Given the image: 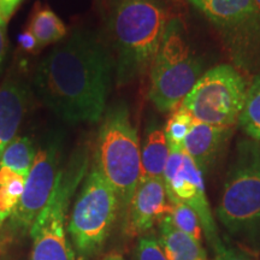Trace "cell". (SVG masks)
<instances>
[{
	"label": "cell",
	"mask_w": 260,
	"mask_h": 260,
	"mask_svg": "<svg viewBox=\"0 0 260 260\" xmlns=\"http://www.w3.org/2000/svg\"><path fill=\"white\" fill-rule=\"evenodd\" d=\"M115 76L113 58L98 35L76 30L39 63L35 92L54 115L70 124L103 118Z\"/></svg>",
	"instance_id": "6da1fadb"
},
{
	"label": "cell",
	"mask_w": 260,
	"mask_h": 260,
	"mask_svg": "<svg viewBox=\"0 0 260 260\" xmlns=\"http://www.w3.org/2000/svg\"><path fill=\"white\" fill-rule=\"evenodd\" d=\"M171 16L158 0H112L109 17L118 86L149 73Z\"/></svg>",
	"instance_id": "7a4b0ae2"
},
{
	"label": "cell",
	"mask_w": 260,
	"mask_h": 260,
	"mask_svg": "<svg viewBox=\"0 0 260 260\" xmlns=\"http://www.w3.org/2000/svg\"><path fill=\"white\" fill-rule=\"evenodd\" d=\"M217 216L228 232L249 245L260 239V144L256 140L237 142Z\"/></svg>",
	"instance_id": "3957f363"
},
{
	"label": "cell",
	"mask_w": 260,
	"mask_h": 260,
	"mask_svg": "<svg viewBox=\"0 0 260 260\" xmlns=\"http://www.w3.org/2000/svg\"><path fill=\"white\" fill-rule=\"evenodd\" d=\"M103 117L94 164L115 189L124 212L141 177L140 139L124 103L112 105Z\"/></svg>",
	"instance_id": "277c9868"
},
{
	"label": "cell",
	"mask_w": 260,
	"mask_h": 260,
	"mask_svg": "<svg viewBox=\"0 0 260 260\" xmlns=\"http://www.w3.org/2000/svg\"><path fill=\"white\" fill-rule=\"evenodd\" d=\"M203 68L191 50L183 22L172 16L149 70L151 102L161 112L176 109L203 76Z\"/></svg>",
	"instance_id": "5b68a950"
},
{
	"label": "cell",
	"mask_w": 260,
	"mask_h": 260,
	"mask_svg": "<svg viewBox=\"0 0 260 260\" xmlns=\"http://www.w3.org/2000/svg\"><path fill=\"white\" fill-rule=\"evenodd\" d=\"M119 211L115 189L93 164L82 182L68 224L77 259L89 260L102 251Z\"/></svg>",
	"instance_id": "8992f818"
},
{
	"label": "cell",
	"mask_w": 260,
	"mask_h": 260,
	"mask_svg": "<svg viewBox=\"0 0 260 260\" xmlns=\"http://www.w3.org/2000/svg\"><path fill=\"white\" fill-rule=\"evenodd\" d=\"M88 151L75 153L69 165L60 169L56 186L45 209L30 228L32 240L29 260H75V252L67 236V212L77 187L88 169Z\"/></svg>",
	"instance_id": "52a82bcc"
},
{
	"label": "cell",
	"mask_w": 260,
	"mask_h": 260,
	"mask_svg": "<svg viewBox=\"0 0 260 260\" xmlns=\"http://www.w3.org/2000/svg\"><path fill=\"white\" fill-rule=\"evenodd\" d=\"M248 86L232 65H217L198 80L182 105L194 119L211 125L234 126L245 105Z\"/></svg>",
	"instance_id": "ba28073f"
},
{
	"label": "cell",
	"mask_w": 260,
	"mask_h": 260,
	"mask_svg": "<svg viewBox=\"0 0 260 260\" xmlns=\"http://www.w3.org/2000/svg\"><path fill=\"white\" fill-rule=\"evenodd\" d=\"M223 35L240 65L260 51V19L253 0H188Z\"/></svg>",
	"instance_id": "9c48e42d"
},
{
	"label": "cell",
	"mask_w": 260,
	"mask_h": 260,
	"mask_svg": "<svg viewBox=\"0 0 260 260\" xmlns=\"http://www.w3.org/2000/svg\"><path fill=\"white\" fill-rule=\"evenodd\" d=\"M169 148L170 152L162 175L168 199L180 200L197 213L204 235L209 240L213 251H216L222 241L207 201L204 174L183 148L170 146Z\"/></svg>",
	"instance_id": "30bf717a"
},
{
	"label": "cell",
	"mask_w": 260,
	"mask_h": 260,
	"mask_svg": "<svg viewBox=\"0 0 260 260\" xmlns=\"http://www.w3.org/2000/svg\"><path fill=\"white\" fill-rule=\"evenodd\" d=\"M60 140L53 138L45 142L37 152L25 178L23 194L17 209L9 219L12 232H30L35 219L47 205L60 171Z\"/></svg>",
	"instance_id": "8fae6325"
},
{
	"label": "cell",
	"mask_w": 260,
	"mask_h": 260,
	"mask_svg": "<svg viewBox=\"0 0 260 260\" xmlns=\"http://www.w3.org/2000/svg\"><path fill=\"white\" fill-rule=\"evenodd\" d=\"M167 188L162 178L141 180L126 206L124 233L129 237L144 235L170 213Z\"/></svg>",
	"instance_id": "7c38bea8"
},
{
	"label": "cell",
	"mask_w": 260,
	"mask_h": 260,
	"mask_svg": "<svg viewBox=\"0 0 260 260\" xmlns=\"http://www.w3.org/2000/svg\"><path fill=\"white\" fill-rule=\"evenodd\" d=\"M233 134V126L211 125L194 119L183 149L193 159L199 170L209 172Z\"/></svg>",
	"instance_id": "4fadbf2b"
},
{
	"label": "cell",
	"mask_w": 260,
	"mask_h": 260,
	"mask_svg": "<svg viewBox=\"0 0 260 260\" xmlns=\"http://www.w3.org/2000/svg\"><path fill=\"white\" fill-rule=\"evenodd\" d=\"M29 104V88L18 77H8L0 86V157L17 136Z\"/></svg>",
	"instance_id": "5bb4252c"
},
{
	"label": "cell",
	"mask_w": 260,
	"mask_h": 260,
	"mask_svg": "<svg viewBox=\"0 0 260 260\" xmlns=\"http://www.w3.org/2000/svg\"><path fill=\"white\" fill-rule=\"evenodd\" d=\"M159 245L168 260H204L206 259L200 242L181 232L172 223L170 216L159 222Z\"/></svg>",
	"instance_id": "9a60e30c"
},
{
	"label": "cell",
	"mask_w": 260,
	"mask_h": 260,
	"mask_svg": "<svg viewBox=\"0 0 260 260\" xmlns=\"http://www.w3.org/2000/svg\"><path fill=\"white\" fill-rule=\"evenodd\" d=\"M168 139L157 123L149 125L141 148V180L162 178L169 158Z\"/></svg>",
	"instance_id": "2e32d148"
},
{
	"label": "cell",
	"mask_w": 260,
	"mask_h": 260,
	"mask_svg": "<svg viewBox=\"0 0 260 260\" xmlns=\"http://www.w3.org/2000/svg\"><path fill=\"white\" fill-rule=\"evenodd\" d=\"M28 29L34 35L40 50L48 45L63 41L68 32L67 25L56 12L47 6L38 5L29 21Z\"/></svg>",
	"instance_id": "e0dca14e"
},
{
	"label": "cell",
	"mask_w": 260,
	"mask_h": 260,
	"mask_svg": "<svg viewBox=\"0 0 260 260\" xmlns=\"http://www.w3.org/2000/svg\"><path fill=\"white\" fill-rule=\"evenodd\" d=\"M24 184L25 177L11 169L0 167V228L17 209Z\"/></svg>",
	"instance_id": "ac0fdd59"
},
{
	"label": "cell",
	"mask_w": 260,
	"mask_h": 260,
	"mask_svg": "<svg viewBox=\"0 0 260 260\" xmlns=\"http://www.w3.org/2000/svg\"><path fill=\"white\" fill-rule=\"evenodd\" d=\"M37 151L34 142L28 136H16L3 152L0 167L9 168L27 178L32 167Z\"/></svg>",
	"instance_id": "d6986e66"
},
{
	"label": "cell",
	"mask_w": 260,
	"mask_h": 260,
	"mask_svg": "<svg viewBox=\"0 0 260 260\" xmlns=\"http://www.w3.org/2000/svg\"><path fill=\"white\" fill-rule=\"evenodd\" d=\"M239 123L249 138L260 141V75L248 87Z\"/></svg>",
	"instance_id": "ffe728a7"
},
{
	"label": "cell",
	"mask_w": 260,
	"mask_h": 260,
	"mask_svg": "<svg viewBox=\"0 0 260 260\" xmlns=\"http://www.w3.org/2000/svg\"><path fill=\"white\" fill-rule=\"evenodd\" d=\"M169 203L171 205V210L169 216H170L175 226L177 229H180L181 232L189 235L195 241L201 242L204 232L197 213L189 206H187L186 204H183L180 200L172 199L169 200Z\"/></svg>",
	"instance_id": "44dd1931"
},
{
	"label": "cell",
	"mask_w": 260,
	"mask_h": 260,
	"mask_svg": "<svg viewBox=\"0 0 260 260\" xmlns=\"http://www.w3.org/2000/svg\"><path fill=\"white\" fill-rule=\"evenodd\" d=\"M193 122L194 117L182 104L172 110L170 118L164 128L165 136H167L168 144L170 147L183 148L184 140L187 138Z\"/></svg>",
	"instance_id": "7402d4cb"
},
{
	"label": "cell",
	"mask_w": 260,
	"mask_h": 260,
	"mask_svg": "<svg viewBox=\"0 0 260 260\" xmlns=\"http://www.w3.org/2000/svg\"><path fill=\"white\" fill-rule=\"evenodd\" d=\"M134 260H168L160 245L153 236H144L139 240Z\"/></svg>",
	"instance_id": "603a6c76"
},
{
	"label": "cell",
	"mask_w": 260,
	"mask_h": 260,
	"mask_svg": "<svg viewBox=\"0 0 260 260\" xmlns=\"http://www.w3.org/2000/svg\"><path fill=\"white\" fill-rule=\"evenodd\" d=\"M217 260H252L251 256L245 252L240 251L233 246H226L222 242L218 248L214 251Z\"/></svg>",
	"instance_id": "cb8c5ba5"
},
{
	"label": "cell",
	"mask_w": 260,
	"mask_h": 260,
	"mask_svg": "<svg viewBox=\"0 0 260 260\" xmlns=\"http://www.w3.org/2000/svg\"><path fill=\"white\" fill-rule=\"evenodd\" d=\"M17 40H18L19 46L23 48L25 52L37 53V52L40 51V47H39L38 41L35 40L34 35L29 31L28 28L22 32H19L18 37H17Z\"/></svg>",
	"instance_id": "d4e9b609"
},
{
	"label": "cell",
	"mask_w": 260,
	"mask_h": 260,
	"mask_svg": "<svg viewBox=\"0 0 260 260\" xmlns=\"http://www.w3.org/2000/svg\"><path fill=\"white\" fill-rule=\"evenodd\" d=\"M22 2L23 0H0V16L5 24H8L9 19L12 17Z\"/></svg>",
	"instance_id": "484cf974"
},
{
	"label": "cell",
	"mask_w": 260,
	"mask_h": 260,
	"mask_svg": "<svg viewBox=\"0 0 260 260\" xmlns=\"http://www.w3.org/2000/svg\"><path fill=\"white\" fill-rule=\"evenodd\" d=\"M6 52H8V40H6L5 29L0 27V68L3 67L5 60Z\"/></svg>",
	"instance_id": "4316f807"
},
{
	"label": "cell",
	"mask_w": 260,
	"mask_h": 260,
	"mask_svg": "<svg viewBox=\"0 0 260 260\" xmlns=\"http://www.w3.org/2000/svg\"><path fill=\"white\" fill-rule=\"evenodd\" d=\"M102 260H123V258L121 254H118V253H110V254H107L105 258H103Z\"/></svg>",
	"instance_id": "83f0119b"
},
{
	"label": "cell",
	"mask_w": 260,
	"mask_h": 260,
	"mask_svg": "<svg viewBox=\"0 0 260 260\" xmlns=\"http://www.w3.org/2000/svg\"><path fill=\"white\" fill-rule=\"evenodd\" d=\"M253 3H254L256 14H258V17L260 19V0H253Z\"/></svg>",
	"instance_id": "f1b7e54d"
},
{
	"label": "cell",
	"mask_w": 260,
	"mask_h": 260,
	"mask_svg": "<svg viewBox=\"0 0 260 260\" xmlns=\"http://www.w3.org/2000/svg\"><path fill=\"white\" fill-rule=\"evenodd\" d=\"M0 27H2V28H4V29H6V24L4 23V21H3L2 16H0Z\"/></svg>",
	"instance_id": "f546056e"
},
{
	"label": "cell",
	"mask_w": 260,
	"mask_h": 260,
	"mask_svg": "<svg viewBox=\"0 0 260 260\" xmlns=\"http://www.w3.org/2000/svg\"><path fill=\"white\" fill-rule=\"evenodd\" d=\"M204 260H207V259H204Z\"/></svg>",
	"instance_id": "4dcf8cb0"
}]
</instances>
